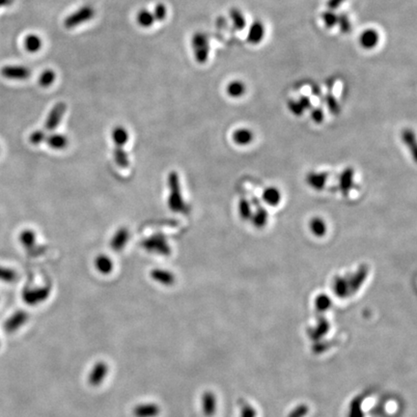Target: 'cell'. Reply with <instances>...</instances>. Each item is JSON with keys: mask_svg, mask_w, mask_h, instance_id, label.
Returning <instances> with one entry per match:
<instances>
[{"mask_svg": "<svg viewBox=\"0 0 417 417\" xmlns=\"http://www.w3.org/2000/svg\"><path fill=\"white\" fill-rule=\"evenodd\" d=\"M112 138L115 147H123L128 141V132L124 126H117L112 130Z\"/></svg>", "mask_w": 417, "mask_h": 417, "instance_id": "17", "label": "cell"}, {"mask_svg": "<svg viewBox=\"0 0 417 417\" xmlns=\"http://www.w3.org/2000/svg\"><path fill=\"white\" fill-rule=\"evenodd\" d=\"M288 106H289V110H291V112L294 113V114H296V115H300V114H302L304 110V108H302V106L300 104V102L298 100H290L289 102V104H288Z\"/></svg>", "mask_w": 417, "mask_h": 417, "instance_id": "34", "label": "cell"}, {"mask_svg": "<svg viewBox=\"0 0 417 417\" xmlns=\"http://www.w3.org/2000/svg\"><path fill=\"white\" fill-rule=\"evenodd\" d=\"M31 74H32L31 70L24 66L11 65V66H5L1 69V74L5 78L14 80H26L30 78Z\"/></svg>", "mask_w": 417, "mask_h": 417, "instance_id": "8", "label": "cell"}, {"mask_svg": "<svg viewBox=\"0 0 417 417\" xmlns=\"http://www.w3.org/2000/svg\"><path fill=\"white\" fill-rule=\"evenodd\" d=\"M233 140L236 144L240 146L248 145L253 140V132L246 128H238L233 134Z\"/></svg>", "mask_w": 417, "mask_h": 417, "instance_id": "18", "label": "cell"}, {"mask_svg": "<svg viewBox=\"0 0 417 417\" xmlns=\"http://www.w3.org/2000/svg\"><path fill=\"white\" fill-rule=\"evenodd\" d=\"M154 20L158 22H162L166 18L167 9L166 6L162 3H158L156 5L153 12Z\"/></svg>", "mask_w": 417, "mask_h": 417, "instance_id": "32", "label": "cell"}, {"mask_svg": "<svg viewBox=\"0 0 417 417\" xmlns=\"http://www.w3.org/2000/svg\"><path fill=\"white\" fill-rule=\"evenodd\" d=\"M311 231L315 236H320L326 234V222H324V220H322L320 218H315L311 222V225H310Z\"/></svg>", "mask_w": 417, "mask_h": 417, "instance_id": "31", "label": "cell"}, {"mask_svg": "<svg viewBox=\"0 0 417 417\" xmlns=\"http://www.w3.org/2000/svg\"><path fill=\"white\" fill-rule=\"evenodd\" d=\"M50 287L44 286L40 288H33V289H26L22 292V298L28 306H37L42 304L50 298Z\"/></svg>", "mask_w": 417, "mask_h": 417, "instance_id": "5", "label": "cell"}, {"mask_svg": "<svg viewBox=\"0 0 417 417\" xmlns=\"http://www.w3.org/2000/svg\"><path fill=\"white\" fill-rule=\"evenodd\" d=\"M192 46L196 61L199 64L206 63L210 54V44L207 34L204 32H196L192 36Z\"/></svg>", "mask_w": 417, "mask_h": 417, "instance_id": "3", "label": "cell"}, {"mask_svg": "<svg viewBox=\"0 0 417 417\" xmlns=\"http://www.w3.org/2000/svg\"><path fill=\"white\" fill-rule=\"evenodd\" d=\"M113 158L116 164L121 168H126L130 166L128 154L126 153L123 147H115L113 151Z\"/></svg>", "mask_w": 417, "mask_h": 417, "instance_id": "26", "label": "cell"}, {"mask_svg": "<svg viewBox=\"0 0 417 417\" xmlns=\"http://www.w3.org/2000/svg\"><path fill=\"white\" fill-rule=\"evenodd\" d=\"M358 42L362 48L368 50H373L380 42V34L376 29H373V28L365 29L360 35Z\"/></svg>", "mask_w": 417, "mask_h": 417, "instance_id": "10", "label": "cell"}, {"mask_svg": "<svg viewBox=\"0 0 417 417\" xmlns=\"http://www.w3.org/2000/svg\"><path fill=\"white\" fill-rule=\"evenodd\" d=\"M202 402H203V412L206 416H210L214 414L216 412V397L212 392H205L202 398Z\"/></svg>", "mask_w": 417, "mask_h": 417, "instance_id": "23", "label": "cell"}, {"mask_svg": "<svg viewBox=\"0 0 417 417\" xmlns=\"http://www.w3.org/2000/svg\"><path fill=\"white\" fill-rule=\"evenodd\" d=\"M141 246L145 250L160 256H169L172 251L166 238L160 234H156L145 238L142 240Z\"/></svg>", "mask_w": 417, "mask_h": 417, "instance_id": "2", "label": "cell"}, {"mask_svg": "<svg viewBox=\"0 0 417 417\" xmlns=\"http://www.w3.org/2000/svg\"><path fill=\"white\" fill-rule=\"evenodd\" d=\"M18 279V274L13 268L0 266V281L4 282H14Z\"/></svg>", "mask_w": 417, "mask_h": 417, "instance_id": "30", "label": "cell"}, {"mask_svg": "<svg viewBox=\"0 0 417 417\" xmlns=\"http://www.w3.org/2000/svg\"><path fill=\"white\" fill-rule=\"evenodd\" d=\"M28 313L26 311H16L8 320L4 322V330L7 334H13L24 326L28 320Z\"/></svg>", "mask_w": 417, "mask_h": 417, "instance_id": "9", "label": "cell"}, {"mask_svg": "<svg viewBox=\"0 0 417 417\" xmlns=\"http://www.w3.org/2000/svg\"><path fill=\"white\" fill-rule=\"evenodd\" d=\"M326 102H328V106H330V108L332 110H335L337 108V102L334 98V96H332V95H328L326 96Z\"/></svg>", "mask_w": 417, "mask_h": 417, "instance_id": "37", "label": "cell"}, {"mask_svg": "<svg viewBox=\"0 0 417 417\" xmlns=\"http://www.w3.org/2000/svg\"><path fill=\"white\" fill-rule=\"evenodd\" d=\"M264 34L266 28L264 24L260 20H255L248 28L246 41L250 44H258L264 40Z\"/></svg>", "mask_w": 417, "mask_h": 417, "instance_id": "12", "label": "cell"}, {"mask_svg": "<svg viewBox=\"0 0 417 417\" xmlns=\"http://www.w3.org/2000/svg\"><path fill=\"white\" fill-rule=\"evenodd\" d=\"M346 0H328L326 2V6L328 10H332L335 11L336 9H338Z\"/></svg>", "mask_w": 417, "mask_h": 417, "instance_id": "35", "label": "cell"}, {"mask_svg": "<svg viewBox=\"0 0 417 417\" xmlns=\"http://www.w3.org/2000/svg\"><path fill=\"white\" fill-rule=\"evenodd\" d=\"M167 184L169 188V195H168V207L174 212L179 214H186L188 212V207L184 201L182 195L181 184H180V178L177 172L172 171L169 173L167 178Z\"/></svg>", "mask_w": 417, "mask_h": 417, "instance_id": "1", "label": "cell"}, {"mask_svg": "<svg viewBox=\"0 0 417 417\" xmlns=\"http://www.w3.org/2000/svg\"><path fill=\"white\" fill-rule=\"evenodd\" d=\"M95 16V10L90 5H84L72 14H69L64 20V26L68 29L82 26L84 22L90 20Z\"/></svg>", "mask_w": 417, "mask_h": 417, "instance_id": "4", "label": "cell"}, {"mask_svg": "<svg viewBox=\"0 0 417 417\" xmlns=\"http://www.w3.org/2000/svg\"><path fill=\"white\" fill-rule=\"evenodd\" d=\"M20 242L22 244V246L26 250L30 253V254H34V251L36 250L37 254H40V248H35L36 244V234L33 230L31 229H26L24 231H22V233L20 234Z\"/></svg>", "mask_w": 417, "mask_h": 417, "instance_id": "14", "label": "cell"}, {"mask_svg": "<svg viewBox=\"0 0 417 417\" xmlns=\"http://www.w3.org/2000/svg\"><path fill=\"white\" fill-rule=\"evenodd\" d=\"M42 39L36 34H29L24 39V48L28 52L35 54L42 48Z\"/></svg>", "mask_w": 417, "mask_h": 417, "instance_id": "21", "label": "cell"}, {"mask_svg": "<svg viewBox=\"0 0 417 417\" xmlns=\"http://www.w3.org/2000/svg\"><path fill=\"white\" fill-rule=\"evenodd\" d=\"M56 74L54 70H52L48 69L44 70L40 78H39V84L42 87H50L52 84L56 82Z\"/></svg>", "mask_w": 417, "mask_h": 417, "instance_id": "28", "label": "cell"}, {"mask_svg": "<svg viewBox=\"0 0 417 417\" xmlns=\"http://www.w3.org/2000/svg\"><path fill=\"white\" fill-rule=\"evenodd\" d=\"M264 202L270 206H276L281 200V194L276 188H268L263 194Z\"/></svg>", "mask_w": 417, "mask_h": 417, "instance_id": "25", "label": "cell"}, {"mask_svg": "<svg viewBox=\"0 0 417 417\" xmlns=\"http://www.w3.org/2000/svg\"><path fill=\"white\" fill-rule=\"evenodd\" d=\"M95 266L98 272L102 274H112L113 270V262L112 259L104 254L98 256L95 260Z\"/></svg>", "mask_w": 417, "mask_h": 417, "instance_id": "19", "label": "cell"}, {"mask_svg": "<svg viewBox=\"0 0 417 417\" xmlns=\"http://www.w3.org/2000/svg\"><path fill=\"white\" fill-rule=\"evenodd\" d=\"M151 278L154 281L164 286H171L176 282V278L173 272L162 270V268H154L151 272Z\"/></svg>", "mask_w": 417, "mask_h": 417, "instance_id": "15", "label": "cell"}, {"mask_svg": "<svg viewBox=\"0 0 417 417\" xmlns=\"http://www.w3.org/2000/svg\"><path fill=\"white\" fill-rule=\"evenodd\" d=\"M128 240H130V231L126 227L118 229L112 236V240H110V248L112 250L116 251V252L123 250Z\"/></svg>", "mask_w": 417, "mask_h": 417, "instance_id": "13", "label": "cell"}, {"mask_svg": "<svg viewBox=\"0 0 417 417\" xmlns=\"http://www.w3.org/2000/svg\"><path fill=\"white\" fill-rule=\"evenodd\" d=\"M337 26H339L340 31L343 34H350L352 31V22L350 20V18L345 13H341L338 14V20Z\"/></svg>", "mask_w": 417, "mask_h": 417, "instance_id": "29", "label": "cell"}, {"mask_svg": "<svg viewBox=\"0 0 417 417\" xmlns=\"http://www.w3.org/2000/svg\"><path fill=\"white\" fill-rule=\"evenodd\" d=\"M110 372V367L104 362H98L91 369L88 375V382L91 386L98 388L100 386Z\"/></svg>", "mask_w": 417, "mask_h": 417, "instance_id": "6", "label": "cell"}, {"mask_svg": "<svg viewBox=\"0 0 417 417\" xmlns=\"http://www.w3.org/2000/svg\"><path fill=\"white\" fill-rule=\"evenodd\" d=\"M229 16H230V18L232 20L233 26H234L235 29L240 31V30H242V29L246 28V20L244 14H242V12L240 9H238L236 7L232 8L229 11Z\"/></svg>", "mask_w": 417, "mask_h": 417, "instance_id": "22", "label": "cell"}, {"mask_svg": "<svg viewBox=\"0 0 417 417\" xmlns=\"http://www.w3.org/2000/svg\"><path fill=\"white\" fill-rule=\"evenodd\" d=\"M14 2V0H0V7L9 6Z\"/></svg>", "mask_w": 417, "mask_h": 417, "instance_id": "38", "label": "cell"}, {"mask_svg": "<svg viewBox=\"0 0 417 417\" xmlns=\"http://www.w3.org/2000/svg\"><path fill=\"white\" fill-rule=\"evenodd\" d=\"M46 134L44 130H34L29 136V142L33 145H39L46 140Z\"/></svg>", "mask_w": 417, "mask_h": 417, "instance_id": "33", "label": "cell"}, {"mask_svg": "<svg viewBox=\"0 0 417 417\" xmlns=\"http://www.w3.org/2000/svg\"><path fill=\"white\" fill-rule=\"evenodd\" d=\"M44 141L54 150H64L67 148L69 144L68 138L64 134H54L46 136Z\"/></svg>", "mask_w": 417, "mask_h": 417, "instance_id": "16", "label": "cell"}, {"mask_svg": "<svg viewBox=\"0 0 417 417\" xmlns=\"http://www.w3.org/2000/svg\"><path fill=\"white\" fill-rule=\"evenodd\" d=\"M320 18H322V20L324 26L328 29H332V28H335L337 26L338 14L335 13V11L328 9V10H326L322 13Z\"/></svg>", "mask_w": 417, "mask_h": 417, "instance_id": "27", "label": "cell"}, {"mask_svg": "<svg viewBox=\"0 0 417 417\" xmlns=\"http://www.w3.org/2000/svg\"><path fill=\"white\" fill-rule=\"evenodd\" d=\"M67 110V106L65 102H57L56 106L52 108L50 112L46 123L44 128L48 130H54L59 126L65 112Z\"/></svg>", "mask_w": 417, "mask_h": 417, "instance_id": "7", "label": "cell"}, {"mask_svg": "<svg viewBox=\"0 0 417 417\" xmlns=\"http://www.w3.org/2000/svg\"><path fill=\"white\" fill-rule=\"evenodd\" d=\"M160 406L156 403L138 404L134 408L136 417H158L160 414Z\"/></svg>", "mask_w": 417, "mask_h": 417, "instance_id": "11", "label": "cell"}, {"mask_svg": "<svg viewBox=\"0 0 417 417\" xmlns=\"http://www.w3.org/2000/svg\"><path fill=\"white\" fill-rule=\"evenodd\" d=\"M246 86L240 80H233L226 87L227 95L234 98L242 97L246 94Z\"/></svg>", "mask_w": 417, "mask_h": 417, "instance_id": "20", "label": "cell"}, {"mask_svg": "<svg viewBox=\"0 0 417 417\" xmlns=\"http://www.w3.org/2000/svg\"><path fill=\"white\" fill-rule=\"evenodd\" d=\"M311 117H312V119H313L316 123H320V122L322 121V119H324V112H322V110H320L319 108H315V110H312Z\"/></svg>", "mask_w": 417, "mask_h": 417, "instance_id": "36", "label": "cell"}, {"mask_svg": "<svg viewBox=\"0 0 417 417\" xmlns=\"http://www.w3.org/2000/svg\"><path fill=\"white\" fill-rule=\"evenodd\" d=\"M136 22L141 28H148L153 26L156 20L152 12L146 9H142L136 14Z\"/></svg>", "mask_w": 417, "mask_h": 417, "instance_id": "24", "label": "cell"}]
</instances>
